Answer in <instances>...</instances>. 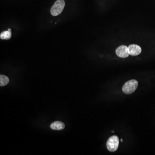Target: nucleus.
Segmentation results:
<instances>
[{
  "mask_svg": "<svg viewBox=\"0 0 155 155\" xmlns=\"http://www.w3.org/2000/svg\"><path fill=\"white\" fill-rule=\"evenodd\" d=\"M138 85V83L137 81L134 79L131 80L124 84L122 89L125 94H130L135 91Z\"/></svg>",
  "mask_w": 155,
  "mask_h": 155,
  "instance_id": "obj_1",
  "label": "nucleus"
},
{
  "mask_svg": "<svg viewBox=\"0 0 155 155\" xmlns=\"http://www.w3.org/2000/svg\"><path fill=\"white\" fill-rule=\"evenodd\" d=\"M65 5L64 0H57L56 1L51 9V13L52 16H57L60 15L64 9Z\"/></svg>",
  "mask_w": 155,
  "mask_h": 155,
  "instance_id": "obj_2",
  "label": "nucleus"
},
{
  "mask_svg": "<svg viewBox=\"0 0 155 155\" xmlns=\"http://www.w3.org/2000/svg\"><path fill=\"white\" fill-rule=\"evenodd\" d=\"M119 140L118 136H112L109 138L107 141V147L108 150L110 152H113L118 149Z\"/></svg>",
  "mask_w": 155,
  "mask_h": 155,
  "instance_id": "obj_3",
  "label": "nucleus"
},
{
  "mask_svg": "<svg viewBox=\"0 0 155 155\" xmlns=\"http://www.w3.org/2000/svg\"><path fill=\"white\" fill-rule=\"evenodd\" d=\"M115 53L118 57L121 58L128 57L129 55L128 47L125 45H121L118 47L116 49Z\"/></svg>",
  "mask_w": 155,
  "mask_h": 155,
  "instance_id": "obj_4",
  "label": "nucleus"
},
{
  "mask_svg": "<svg viewBox=\"0 0 155 155\" xmlns=\"http://www.w3.org/2000/svg\"><path fill=\"white\" fill-rule=\"evenodd\" d=\"M129 54L131 56L138 55L141 53L142 49L140 46L137 45H131L128 47Z\"/></svg>",
  "mask_w": 155,
  "mask_h": 155,
  "instance_id": "obj_5",
  "label": "nucleus"
},
{
  "mask_svg": "<svg viewBox=\"0 0 155 155\" xmlns=\"http://www.w3.org/2000/svg\"><path fill=\"white\" fill-rule=\"evenodd\" d=\"M65 124L61 122L56 121L51 123L50 127L54 130H61L65 128Z\"/></svg>",
  "mask_w": 155,
  "mask_h": 155,
  "instance_id": "obj_6",
  "label": "nucleus"
},
{
  "mask_svg": "<svg viewBox=\"0 0 155 155\" xmlns=\"http://www.w3.org/2000/svg\"><path fill=\"white\" fill-rule=\"evenodd\" d=\"M11 30L10 29H8V30L3 32L0 34V38L3 40H8L11 37Z\"/></svg>",
  "mask_w": 155,
  "mask_h": 155,
  "instance_id": "obj_7",
  "label": "nucleus"
},
{
  "mask_svg": "<svg viewBox=\"0 0 155 155\" xmlns=\"http://www.w3.org/2000/svg\"><path fill=\"white\" fill-rule=\"evenodd\" d=\"M9 82V78L7 76L3 75L0 76V86L1 87L6 85Z\"/></svg>",
  "mask_w": 155,
  "mask_h": 155,
  "instance_id": "obj_8",
  "label": "nucleus"
},
{
  "mask_svg": "<svg viewBox=\"0 0 155 155\" xmlns=\"http://www.w3.org/2000/svg\"><path fill=\"white\" fill-rule=\"evenodd\" d=\"M121 142H123V139H121Z\"/></svg>",
  "mask_w": 155,
  "mask_h": 155,
  "instance_id": "obj_9",
  "label": "nucleus"
}]
</instances>
